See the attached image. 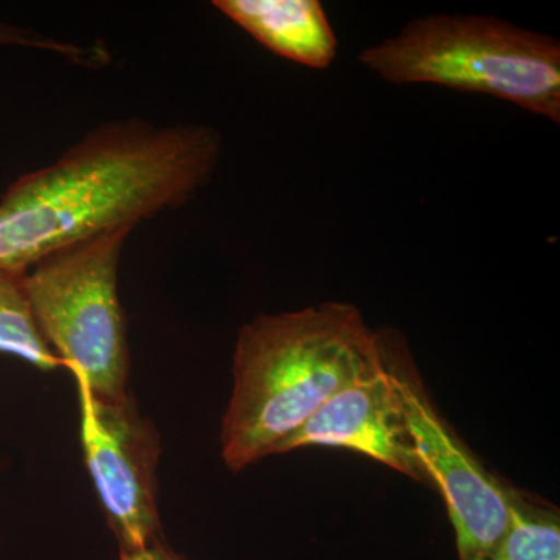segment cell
Segmentation results:
<instances>
[{"label":"cell","instance_id":"obj_7","mask_svg":"<svg viewBox=\"0 0 560 560\" xmlns=\"http://www.w3.org/2000/svg\"><path fill=\"white\" fill-rule=\"evenodd\" d=\"M304 447L361 453L412 481L430 485L385 359L377 371L330 397L307 422L280 442L272 455Z\"/></svg>","mask_w":560,"mask_h":560},{"label":"cell","instance_id":"obj_1","mask_svg":"<svg viewBox=\"0 0 560 560\" xmlns=\"http://www.w3.org/2000/svg\"><path fill=\"white\" fill-rule=\"evenodd\" d=\"M220 153L219 132L205 125L125 119L88 131L0 198V272L25 275L55 250L186 205Z\"/></svg>","mask_w":560,"mask_h":560},{"label":"cell","instance_id":"obj_5","mask_svg":"<svg viewBox=\"0 0 560 560\" xmlns=\"http://www.w3.org/2000/svg\"><path fill=\"white\" fill-rule=\"evenodd\" d=\"M382 346L416 453L447 506L458 559L489 560L510 528L515 488L486 469L442 418L405 346L389 331Z\"/></svg>","mask_w":560,"mask_h":560},{"label":"cell","instance_id":"obj_11","mask_svg":"<svg viewBox=\"0 0 560 560\" xmlns=\"http://www.w3.org/2000/svg\"><path fill=\"white\" fill-rule=\"evenodd\" d=\"M0 46L31 47V49L54 51V54L75 61H83L88 57V51L81 49L77 44L65 43V40L51 38L44 33L32 31V28L16 27V25L5 24V22H0Z\"/></svg>","mask_w":560,"mask_h":560},{"label":"cell","instance_id":"obj_3","mask_svg":"<svg viewBox=\"0 0 560 560\" xmlns=\"http://www.w3.org/2000/svg\"><path fill=\"white\" fill-rule=\"evenodd\" d=\"M359 60L389 83L489 95L560 121L559 40L499 18H419Z\"/></svg>","mask_w":560,"mask_h":560},{"label":"cell","instance_id":"obj_12","mask_svg":"<svg viewBox=\"0 0 560 560\" xmlns=\"http://www.w3.org/2000/svg\"><path fill=\"white\" fill-rule=\"evenodd\" d=\"M119 560H189L173 551L164 539L151 541L147 547L136 551H120Z\"/></svg>","mask_w":560,"mask_h":560},{"label":"cell","instance_id":"obj_4","mask_svg":"<svg viewBox=\"0 0 560 560\" xmlns=\"http://www.w3.org/2000/svg\"><path fill=\"white\" fill-rule=\"evenodd\" d=\"M131 231L114 228L55 250L25 276L44 340L73 378L102 399L130 397L119 261Z\"/></svg>","mask_w":560,"mask_h":560},{"label":"cell","instance_id":"obj_9","mask_svg":"<svg viewBox=\"0 0 560 560\" xmlns=\"http://www.w3.org/2000/svg\"><path fill=\"white\" fill-rule=\"evenodd\" d=\"M25 275L0 272V353L16 357L39 371L66 370L38 329Z\"/></svg>","mask_w":560,"mask_h":560},{"label":"cell","instance_id":"obj_2","mask_svg":"<svg viewBox=\"0 0 560 560\" xmlns=\"http://www.w3.org/2000/svg\"><path fill=\"white\" fill-rule=\"evenodd\" d=\"M382 366V334L355 305L324 302L250 319L235 341L221 419L224 466L237 474L272 456L330 397Z\"/></svg>","mask_w":560,"mask_h":560},{"label":"cell","instance_id":"obj_10","mask_svg":"<svg viewBox=\"0 0 560 560\" xmlns=\"http://www.w3.org/2000/svg\"><path fill=\"white\" fill-rule=\"evenodd\" d=\"M489 560H560L558 508L515 489L510 528Z\"/></svg>","mask_w":560,"mask_h":560},{"label":"cell","instance_id":"obj_6","mask_svg":"<svg viewBox=\"0 0 560 560\" xmlns=\"http://www.w3.org/2000/svg\"><path fill=\"white\" fill-rule=\"evenodd\" d=\"M84 464L120 551L162 539L158 508L161 438L132 401L102 399L77 382Z\"/></svg>","mask_w":560,"mask_h":560},{"label":"cell","instance_id":"obj_8","mask_svg":"<svg viewBox=\"0 0 560 560\" xmlns=\"http://www.w3.org/2000/svg\"><path fill=\"white\" fill-rule=\"evenodd\" d=\"M213 7L272 54L327 69L338 39L318 0H215Z\"/></svg>","mask_w":560,"mask_h":560}]
</instances>
